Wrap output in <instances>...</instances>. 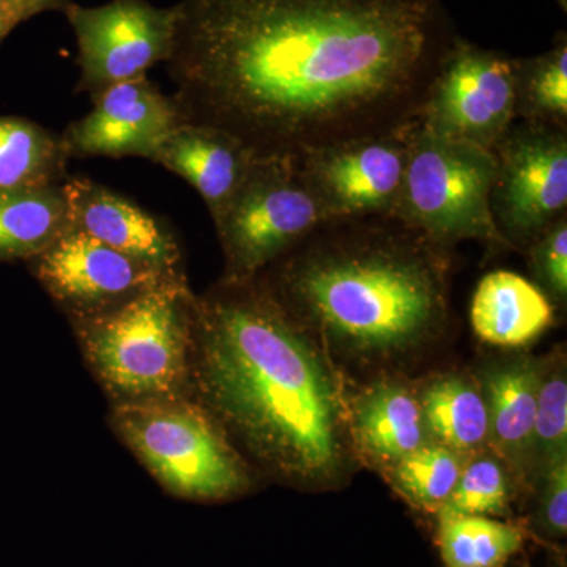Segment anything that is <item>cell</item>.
<instances>
[{"label":"cell","mask_w":567,"mask_h":567,"mask_svg":"<svg viewBox=\"0 0 567 567\" xmlns=\"http://www.w3.org/2000/svg\"><path fill=\"white\" fill-rule=\"evenodd\" d=\"M182 122L297 159L415 126L454 35L440 0H182Z\"/></svg>","instance_id":"obj_1"},{"label":"cell","mask_w":567,"mask_h":567,"mask_svg":"<svg viewBox=\"0 0 567 567\" xmlns=\"http://www.w3.org/2000/svg\"><path fill=\"white\" fill-rule=\"evenodd\" d=\"M268 473L330 487L352 462L349 401L323 346L259 279L194 300L189 385Z\"/></svg>","instance_id":"obj_2"},{"label":"cell","mask_w":567,"mask_h":567,"mask_svg":"<svg viewBox=\"0 0 567 567\" xmlns=\"http://www.w3.org/2000/svg\"><path fill=\"white\" fill-rule=\"evenodd\" d=\"M451 251L394 215L328 218L257 279L327 352L393 363L447 333Z\"/></svg>","instance_id":"obj_3"},{"label":"cell","mask_w":567,"mask_h":567,"mask_svg":"<svg viewBox=\"0 0 567 567\" xmlns=\"http://www.w3.org/2000/svg\"><path fill=\"white\" fill-rule=\"evenodd\" d=\"M194 300L181 275L110 311L73 319L82 352L115 404L185 395Z\"/></svg>","instance_id":"obj_4"},{"label":"cell","mask_w":567,"mask_h":567,"mask_svg":"<svg viewBox=\"0 0 567 567\" xmlns=\"http://www.w3.org/2000/svg\"><path fill=\"white\" fill-rule=\"evenodd\" d=\"M111 421L123 443L171 494L213 502L251 487V473L229 435L205 406L186 395L117 402Z\"/></svg>","instance_id":"obj_5"},{"label":"cell","mask_w":567,"mask_h":567,"mask_svg":"<svg viewBox=\"0 0 567 567\" xmlns=\"http://www.w3.org/2000/svg\"><path fill=\"white\" fill-rule=\"evenodd\" d=\"M495 173L494 152L434 136L417 123L394 216L445 248L476 240L492 251L511 249L492 216Z\"/></svg>","instance_id":"obj_6"},{"label":"cell","mask_w":567,"mask_h":567,"mask_svg":"<svg viewBox=\"0 0 567 567\" xmlns=\"http://www.w3.org/2000/svg\"><path fill=\"white\" fill-rule=\"evenodd\" d=\"M324 219L293 159L254 158L215 221L224 252L221 281L256 279Z\"/></svg>","instance_id":"obj_7"},{"label":"cell","mask_w":567,"mask_h":567,"mask_svg":"<svg viewBox=\"0 0 567 567\" xmlns=\"http://www.w3.org/2000/svg\"><path fill=\"white\" fill-rule=\"evenodd\" d=\"M514 107L516 59L456 37L417 123L434 136L492 152L516 122Z\"/></svg>","instance_id":"obj_8"},{"label":"cell","mask_w":567,"mask_h":567,"mask_svg":"<svg viewBox=\"0 0 567 567\" xmlns=\"http://www.w3.org/2000/svg\"><path fill=\"white\" fill-rule=\"evenodd\" d=\"M492 152V216L511 249L524 252L567 215V130L516 121Z\"/></svg>","instance_id":"obj_9"},{"label":"cell","mask_w":567,"mask_h":567,"mask_svg":"<svg viewBox=\"0 0 567 567\" xmlns=\"http://www.w3.org/2000/svg\"><path fill=\"white\" fill-rule=\"evenodd\" d=\"M63 11L76 37L80 92L99 95L112 85L144 78L171 58L177 6L164 9L147 0H111L96 7L66 2Z\"/></svg>","instance_id":"obj_10"},{"label":"cell","mask_w":567,"mask_h":567,"mask_svg":"<svg viewBox=\"0 0 567 567\" xmlns=\"http://www.w3.org/2000/svg\"><path fill=\"white\" fill-rule=\"evenodd\" d=\"M415 126L338 142L305 153L293 163L328 218L394 215Z\"/></svg>","instance_id":"obj_11"},{"label":"cell","mask_w":567,"mask_h":567,"mask_svg":"<svg viewBox=\"0 0 567 567\" xmlns=\"http://www.w3.org/2000/svg\"><path fill=\"white\" fill-rule=\"evenodd\" d=\"M32 274L71 319L117 308L175 276L69 229L50 248L29 260Z\"/></svg>","instance_id":"obj_12"},{"label":"cell","mask_w":567,"mask_h":567,"mask_svg":"<svg viewBox=\"0 0 567 567\" xmlns=\"http://www.w3.org/2000/svg\"><path fill=\"white\" fill-rule=\"evenodd\" d=\"M181 123L173 96L164 95L144 76L112 85L93 96V110L70 123L61 140L70 158L151 159Z\"/></svg>","instance_id":"obj_13"},{"label":"cell","mask_w":567,"mask_h":567,"mask_svg":"<svg viewBox=\"0 0 567 567\" xmlns=\"http://www.w3.org/2000/svg\"><path fill=\"white\" fill-rule=\"evenodd\" d=\"M70 229L159 270L178 274L182 249L173 230L121 194L87 177H66Z\"/></svg>","instance_id":"obj_14"},{"label":"cell","mask_w":567,"mask_h":567,"mask_svg":"<svg viewBox=\"0 0 567 567\" xmlns=\"http://www.w3.org/2000/svg\"><path fill=\"white\" fill-rule=\"evenodd\" d=\"M349 431L353 450L382 472L432 442L416 388L398 379L377 380L350 399Z\"/></svg>","instance_id":"obj_15"},{"label":"cell","mask_w":567,"mask_h":567,"mask_svg":"<svg viewBox=\"0 0 567 567\" xmlns=\"http://www.w3.org/2000/svg\"><path fill=\"white\" fill-rule=\"evenodd\" d=\"M544 360L511 358L487 364L480 382L488 413V447L502 458L514 476L529 481L537 393Z\"/></svg>","instance_id":"obj_16"},{"label":"cell","mask_w":567,"mask_h":567,"mask_svg":"<svg viewBox=\"0 0 567 567\" xmlns=\"http://www.w3.org/2000/svg\"><path fill=\"white\" fill-rule=\"evenodd\" d=\"M252 159V153L223 130L182 122L151 162L185 178L200 194L215 223L244 182Z\"/></svg>","instance_id":"obj_17"},{"label":"cell","mask_w":567,"mask_h":567,"mask_svg":"<svg viewBox=\"0 0 567 567\" xmlns=\"http://www.w3.org/2000/svg\"><path fill=\"white\" fill-rule=\"evenodd\" d=\"M555 306L547 295L514 271L495 270L477 284L470 306L473 331L486 344L520 349L554 324Z\"/></svg>","instance_id":"obj_18"},{"label":"cell","mask_w":567,"mask_h":567,"mask_svg":"<svg viewBox=\"0 0 567 567\" xmlns=\"http://www.w3.org/2000/svg\"><path fill=\"white\" fill-rule=\"evenodd\" d=\"M416 391L432 442L464 456L487 450V404L476 379L462 372H445Z\"/></svg>","instance_id":"obj_19"},{"label":"cell","mask_w":567,"mask_h":567,"mask_svg":"<svg viewBox=\"0 0 567 567\" xmlns=\"http://www.w3.org/2000/svg\"><path fill=\"white\" fill-rule=\"evenodd\" d=\"M70 229L63 183L0 188V264L32 260Z\"/></svg>","instance_id":"obj_20"},{"label":"cell","mask_w":567,"mask_h":567,"mask_svg":"<svg viewBox=\"0 0 567 567\" xmlns=\"http://www.w3.org/2000/svg\"><path fill=\"white\" fill-rule=\"evenodd\" d=\"M69 153L61 134L22 117H0V188L65 182Z\"/></svg>","instance_id":"obj_21"},{"label":"cell","mask_w":567,"mask_h":567,"mask_svg":"<svg viewBox=\"0 0 567 567\" xmlns=\"http://www.w3.org/2000/svg\"><path fill=\"white\" fill-rule=\"evenodd\" d=\"M516 121L567 130V39L535 58L516 59Z\"/></svg>","instance_id":"obj_22"},{"label":"cell","mask_w":567,"mask_h":567,"mask_svg":"<svg viewBox=\"0 0 567 567\" xmlns=\"http://www.w3.org/2000/svg\"><path fill=\"white\" fill-rule=\"evenodd\" d=\"M440 551L445 567H505L524 544L522 529L492 517L440 520Z\"/></svg>","instance_id":"obj_23"},{"label":"cell","mask_w":567,"mask_h":567,"mask_svg":"<svg viewBox=\"0 0 567 567\" xmlns=\"http://www.w3.org/2000/svg\"><path fill=\"white\" fill-rule=\"evenodd\" d=\"M451 447L429 442L383 472L402 498L425 513L439 514L453 494L466 458Z\"/></svg>","instance_id":"obj_24"},{"label":"cell","mask_w":567,"mask_h":567,"mask_svg":"<svg viewBox=\"0 0 567 567\" xmlns=\"http://www.w3.org/2000/svg\"><path fill=\"white\" fill-rule=\"evenodd\" d=\"M511 470L495 453L483 450L466 458L453 494L439 520L465 516H502L511 502Z\"/></svg>","instance_id":"obj_25"},{"label":"cell","mask_w":567,"mask_h":567,"mask_svg":"<svg viewBox=\"0 0 567 567\" xmlns=\"http://www.w3.org/2000/svg\"><path fill=\"white\" fill-rule=\"evenodd\" d=\"M567 457V374L565 354L544 360L533 440L532 477L551 462Z\"/></svg>","instance_id":"obj_26"},{"label":"cell","mask_w":567,"mask_h":567,"mask_svg":"<svg viewBox=\"0 0 567 567\" xmlns=\"http://www.w3.org/2000/svg\"><path fill=\"white\" fill-rule=\"evenodd\" d=\"M536 286L551 303L567 301V215L539 235L524 251Z\"/></svg>","instance_id":"obj_27"},{"label":"cell","mask_w":567,"mask_h":567,"mask_svg":"<svg viewBox=\"0 0 567 567\" xmlns=\"http://www.w3.org/2000/svg\"><path fill=\"white\" fill-rule=\"evenodd\" d=\"M540 487V522L548 535L566 536L567 532V457L551 462L536 476Z\"/></svg>","instance_id":"obj_28"},{"label":"cell","mask_w":567,"mask_h":567,"mask_svg":"<svg viewBox=\"0 0 567 567\" xmlns=\"http://www.w3.org/2000/svg\"><path fill=\"white\" fill-rule=\"evenodd\" d=\"M7 2L17 11L20 21L29 20L43 11L63 10L66 6V0H7Z\"/></svg>","instance_id":"obj_29"},{"label":"cell","mask_w":567,"mask_h":567,"mask_svg":"<svg viewBox=\"0 0 567 567\" xmlns=\"http://www.w3.org/2000/svg\"><path fill=\"white\" fill-rule=\"evenodd\" d=\"M20 18H18L13 7L7 0H0V43L9 35L11 29L20 24Z\"/></svg>","instance_id":"obj_30"},{"label":"cell","mask_w":567,"mask_h":567,"mask_svg":"<svg viewBox=\"0 0 567 567\" xmlns=\"http://www.w3.org/2000/svg\"><path fill=\"white\" fill-rule=\"evenodd\" d=\"M558 6L561 7L563 10L567 9V0H557Z\"/></svg>","instance_id":"obj_31"}]
</instances>
